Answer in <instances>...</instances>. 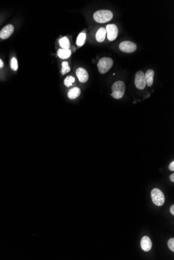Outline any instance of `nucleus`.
Here are the masks:
<instances>
[{
  "label": "nucleus",
  "mask_w": 174,
  "mask_h": 260,
  "mask_svg": "<svg viewBox=\"0 0 174 260\" xmlns=\"http://www.w3.org/2000/svg\"><path fill=\"white\" fill-rule=\"evenodd\" d=\"M151 198L154 205L162 206L165 202V196L163 192L159 189H154L151 191Z\"/></svg>",
  "instance_id": "obj_4"
},
{
  "label": "nucleus",
  "mask_w": 174,
  "mask_h": 260,
  "mask_svg": "<svg viewBox=\"0 0 174 260\" xmlns=\"http://www.w3.org/2000/svg\"><path fill=\"white\" fill-rule=\"evenodd\" d=\"M10 66L13 71H16L18 69V62H17V59L15 57H13L11 60Z\"/></svg>",
  "instance_id": "obj_19"
},
{
  "label": "nucleus",
  "mask_w": 174,
  "mask_h": 260,
  "mask_svg": "<svg viewBox=\"0 0 174 260\" xmlns=\"http://www.w3.org/2000/svg\"><path fill=\"white\" fill-rule=\"evenodd\" d=\"M152 243L150 238L148 236H144L141 240V247L143 251L148 252L152 248Z\"/></svg>",
  "instance_id": "obj_10"
},
{
  "label": "nucleus",
  "mask_w": 174,
  "mask_h": 260,
  "mask_svg": "<svg viewBox=\"0 0 174 260\" xmlns=\"http://www.w3.org/2000/svg\"><path fill=\"white\" fill-rule=\"evenodd\" d=\"M113 65V61L111 58L103 57L100 59L97 64L99 72L101 74L107 73Z\"/></svg>",
  "instance_id": "obj_3"
},
{
  "label": "nucleus",
  "mask_w": 174,
  "mask_h": 260,
  "mask_svg": "<svg viewBox=\"0 0 174 260\" xmlns=\"http://www.w3.org/2000/svg\"><path fill=\"white\" fill-rule=\"evenodd\" d=\"M14 31V27L12 25L9 24L4 27L0 31V38L2 39H6L9 38Z\"/></svg>",
  "instance_id": "obj_8"
},
{
  "label": "nucleus",
  "mask_w": 174,
  "mask_h": 260,
  "mask_svg": "<svg viewBox=\"0 0 174 260\" xmlns=\"http://www.w3.org/2000/svg\"><path fill=\"white\" fill-rule=\"evenodd\" d=\"M170 180L172 182H174V173H172V175L170 176Z\"/></svg>",
  "instance_id": "obj_23"
},
{
  "label": "nucleus",
  "mask_w": 174,
  "mask_h": 260,
  "mask_svg": "<svg viewBox=\"0 0 174 260\" xmlns=\"http://www.w3.org/2000/svg\"><path fill=\"white\" fill-rule=\"evenodd\" d=\"M59 43L62 49H69L70 46V41L67 37H64L59 40Z\"/></svg>",
  "instance_id": "obj_15"
},
{
  "label": "nucleus",
  "mask_w": 174,
  "mask_h": 260,
  "mask_svg": "<svg viewBox=\"0 0 174 260\" xmlns=\"http://www.w3.org/2000/svg\"><path fill=\"white\" fill-rule=\"evenodd\" d=\"M77 77L81 83H86L89 79V74L86 70L83 67H79L76 71Z\"/></svg>",
  "instance_id": "obj_9"
},
{
  "label": "nucleus",
  "mask_w": 174,
  "mask_h": 260,
  "mask_svg": "<svg viewBox=\"0 0 174 260\" xmlns=\"http://www.w3.org/2000/svg\"><path fill=\"white\" fill-rule=\"evenodd\" d=\"M106 33L107 34V38L110 41H113L117 38L118 33V29L117 26L114 24H108L106 26Z\"/></svg>",
  "instance_id": "obj_7"
},
{
  "label": "nucleus",
  "mask_w": 174,
  "mask_h": 260,
  "mask_svg": "<svg viewBox=\"0 0 174 260\" xmlns=\"http://www.w3.org/2000/svg\"><path fill=\"white\" fill-rule=\"evenodd\" d=\"M113 14L110 10H100L96 12L94 15V18L95 21L99 23H106L110 21L113 18Z\"/></svg>",
  "instance_id": "obj_1"
},
{
  "label": "nucleus",
  "mask_w": 174,
  "mask_h": 260,
  "mask_svg": "<svg viewBox=\"0 0 174 260\" xmlns=\"http://www.w3.org/2000/svg\"><path fill=\"white\" fill-rule=\"evenodd\" d=\"M81 90L79 88L74 87L72 89H70L68 92L67 95L69 98L73 100L77 98V97L80 95Z\"/></svg>",
  "instance_id": "obj_13"
},
{
  "label": "nucleus",
  "mask_w": 174,
  "mask_h": 260,
  "mask_svg": "<svg viewBox=\"0 0 174 260\" xmlns=\"http://www.w3.org/2000/svg\"><path fill=\"white\" fill-rule=\"evenodd\" d=\"M170 212L173 216L174 215V205H172L171 206L170 208Z\"/></svg>",
  "instance_id": "obj_22"
},
{
  "label": "nucleus",
  "mask_w": 174,
  "mask_h": 260,
  "mask_svg": "<svg viewBox=\"0 0 174 260\" xmlns=\"http://www.w3.org/2000/svg\"><path fill=\"white\" fill-rule=\"evenodd\" d=\"M72 54L71 51L70 49H59L57 51V55L60 58L63 59L69 58Z\"/></svg>",
  "instance_id": "obj_14"
},
{
  "label": "nucleus",
  "mask_w": 174,
  "mask_h": 260,
  "mask_svg": "<svg viewBox=\"0 0 174 260\" xmlns=\"http://www.w3.org/2000/svg\"><path fill=\"white\" fill-rule=\"evenodd\" d=\"M168 246L171 251H174V238H170L168 241Z\"/></svg>",
  "instance_id": "obj_20"
},
{
  "label": "nucleus",
  "mask_w": 174,
  "mask_h": 260,
  "mask_svg": "<svg viewBox=\"0 0 174 260\" xmlns=\"http://www.w3.org/2000/svg\"><path fill=\"white\" fill-rule=\"evenodd\" d=\"M135 83L136 87L140 90L144 89L147 85V82L143 71H138L135 75Z\"/></svg>",
  "instance_id": "obj_5"
},
{
  "label": "nucleus",
  "mask_w": 174,
  "mask_h": 260,
  "mask_svg": "<svg viewBox=\"0 0 174 260\" xmlns=\"http://www.w3.org/2000/svg\"><path fill=\"white\" fill-rule=\"evenodd\" d=\"M86 35L84 33H80L77 37L76 44L79 46H81L84 44V41L86 40Z\"/></svg>",
  "instance_id": "obj_16"
},
{
  "label": "nucleus",
  "mask_w": 174,
  "mask_h": 260,
  "mask_svg": "<svg viewBox=\"0 0 174 260\" xmlns=\"http://www.w3.org/2000/svg\"><path fill=\"white\" fill-rule=\"evenodd\" d=\"M62 68L61 70V73L62 75H65L66 73H68L70 71V67L69 66V64L67 61H63L62 64Z\"/></svg>",
  "instance_id": "obj_17"
},
{
  "label": "nucleus",
  "mask_w": 174,
  "mask_h": 260,
  "mask_svg": "<svg viewBox=\"0 0 174 260\" xmlns=\"http://www.w3.org/2000/svg\"><path fill=\"white\" fill-rule=\"evenodd\" d=\"M112 96L116 99H121L124 95L126 86L124 82L118 81L115 82L112 86Z\"/></svg>",
  "instance_id": "obj_2"
},
{
  "label": "nucleus",
  "mask_w": 174,
  "mask_h": 260,
  "mask_svg": "<svg viewBox=\"0 0 174 260\" xmlns=\"http://www.w3.org/2000/svg\"><path fill=\"white\" fill-rule=\"evenodd\" d=\"M137 46L135 43L129 41H125L119 44V48L123 52L126 53H133L136 51Z\"/></svg>",
  "instance_id": "obj_6"
},
{
  "label": "nucleus",
  "mask_w": 174,
  "mask_h": 260,
  "mask_svg": "<svg viewBox=\"0 0 174 260\" xmlns=\"http://www.w3.org/2000/svg\"><path fill=\"white\" fill-rule=\"evenodd\" d=\"M75 78L73 77L72 76H68L66 77L64 80L65 85L66 86V87H69L72 85V84L75 82Z\"/></svg>",
  "instance_id": "obj_18"
},
{
  "label": "nucleus",
  "mask_w": 174,
  "mask_h": 260,
  "mask_svg": "<svg viewBox=\"0 0 174 260\" xmlns=\"http://www.w3.org/2000/svg\"><path fill=\"white\" fill-rule=\"evenodd\" d=\"M3 67H4V63L1 60V59H0V68H2Z\"/></svg>",
  "instance_id": "obj_24"
},
{
  "label": "nucleus",
  "mask_w": 174,
  "mask_h": 260,
  "mask_svg": "<svg viewBox=\"0 0 174 260\" xmlns=\"http://www.w3.org/2000/svg\"><path fill=\"white\" fill-rule=\"evenodd\" d=\"M169 169L171 171H174V161L172 162L169 166Z\"/></svg>",
  "instance_id": "obj_21"
},
{
  "label": "nucleus",
  "mask_w": 174,
  "mask_h": 260,
  "mask_svg": "<svg viewBox=\"0 0 174 260\" xmlns=\"http://www.w3.org/2000/svg\"><path fill=\"white\" fill-rule=\"evenodd\" d=\"M115 75V73H113V75Z\"/></svg>",
  "instance_id": "obj_25"
},
{
  "label": "nucleus",
  "mask_w": 174,
  "mask_h": 260,
  "mask_svg": "<svg viewBox=\"0 0 174 260\" xmlns=\"http://www.w3.org/2000/svg\"><path fill=\"white\" fill-rule=\"evenodd\" d=\"M145 74L147 85L148 87L152 86L154 81V71L153 70H148Z\"/></svg>",
  "instance_id": "obj_12"
},
{
  "label": "nucleus",
  "mask_w": 174,
  "mask_h": 260,
  "mask_svg": "<svg viewBox=\"0 0 174 260\" xmlns=\"http://www.w3.org/2000/svg\"><path fill=\"white\" fill-rule=\"evenodd\" d=\"M106 30L104 28H100L95 35V38L97 42H103L105 39L106 35Z\"/></svg>",
  "instance_id": "obj_11"
}]
</instances>
